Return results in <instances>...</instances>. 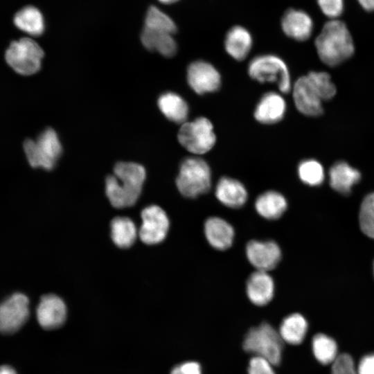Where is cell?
<instances>
[{"mask_svg": "<svg viewBox=\"0 0 374 374\" xmlns=\"http://www.w3.org/2000/svg\"><path fill=\"white\" fill-rule=\"evenodd\" d=\"M145 168L132 162H118L114 175L105 179V193L111 204L117 208L133 206L139 199L145 179Z\"/></svg>", "mask_w": 374, "mask_h": 374, "instance_id": "6da1fadb", "label": "cell"}, {"mask_svg": "<svg viewBox=\"0 0 374 374\" xmlns=\"http://www.w3.org/2000/svg\"><path fill=\"white\" fill-rule=\"evenodd\" d=\"M314 45L320 60L329 66L341 64L355 52L349 30L346 24L339 19H331L323 24Z\"/></svg>", "mask_w": 374, "mask_h": 374, "instance_id": "7a4b0ae2", "label": "cell"}, {"mask_svg": "<svg viewBox=\"0 0 374 374\" xmlns=\"http://www.w3.org/2000/svg\"><path fill=\"white\" fill-rule=\"evenodd\" d=\"M176 185L184 197L195 198L208 192L211 187V171L208 164L197 157H188L180 165Z\"/></svg>", "mask_w": 374, "mask_h": 374, "instance_id": "3957f363", "label": "cell"}, {"mask_svg": "<svg viewBox=\"0 0 374 374\" xmlns=\"http://www.w3.org/2000/svg\"><path fill=\"white\" fill-rule=\"evenodd\" d=\"M283 343L278 331L263 322L248 331L243 341V348L253 356L263 357L273 365H278L282 357Z\"/></svg>", "mask_w": 374, "mask_h": 374, "instance_id": "277c9868", "label": "cell"}, {"mask_svg": "<svg viewBox=\"0 0 374 374\" xmlns=\"http://www.w3.org/2000/svg\"><path fill=\"white\" fill-rule=\"evenodd\" d=\"M249 75L260 83H275L278 90L287 93L292 90L291 77L285 61L274 54L254 57L248 64Z\"/></svg>", "mask_w": 374, "mask_h": 374, "instance_id": "5b68a950", "label": "cell"}, {"mask_svg": "<svg viewBox=\"0 0 374 374\" xmlns=\"http://www.w3.org/2000/svg\"><path fill=\"white\" fill-rule=\"evenodd\" d=\"M24 149L32 167L47 170L54 168L62 152L57 134L51 128L43 131L36 140H26Z\"/></svg>", "mask_w": 374, "mask_h": 374, "instance_id": "8992f818", "label": "cell"}, {"mask_svg": "<svg viewBox=\"0 0 374 374\" xmlns=\"http://www.w3.org/2000/svg\"><path fill=\"white\" fill-rule=\"evenodd\" d=\"M44 55V51L35 40L23 37L10 44L5 59L15 72L30 75L40 69Z\"/></svg>", "mask_w": 374, "mask_h": 374, "instance_id": "52a82bcc", "label": "cell"}, {"mask_svg": "<svg viewBox=\"0 0 374 374\" xmlns=\"http://www.w3.org/2000/svg\"><path fill=\"white\" fill-rule=\"evenodd\" d=\"M177 138L185 149L196 155L209 152L216 143L213 124L203 116L181 124Z\"/></svg>", "mask_w": 374, "mask_h": 374, "instance_id": "ba28073f", "label": "cell"}, {"mask_svg": "<svg viewBox=\"0 0 374 374\" xmlns=\"http://www.w3.org/2000/svg\"><path fill=\"white\" fill-rule=\"evenodd\" d=\"M29 299L15 292L0 303V332L12 334L18 331L29 317Z\"/></svg>", "mask_w": 374, "mask_h": 374, "instance_id": "9c48e42d", "label": "cell"}, {"mask_svg": "<svg viewBox=\"0 0 374 374\" xmlns=\"http://www.w3.org/2000/svg\"><path fill=\"white\" fill-rule=\"evenodd\" d=\"M142 224L139 230L141 241L147 244L162 242L169 230V219L166 212L157 205L145 207L141 212Z\"/></svg>", "mask_w": 374, "mask_h": 374, "instance_id": "30bf717a", "label": "cell"}, {"mask_svg": "<svg viewBox=\"0 0 374 374\" xmlns=\"http://www.w3.org/2000/svg\"><path fill=\"white\" fill-rule=\"evenodd\" d=\"M190 87L197 94L217 91L221 86V75L211 63L199 60L191 62L186 72Z\"/></svg>", "mask_w": 374, "mask_h": 374, "instance_id": "8fae6325", "label": "cell"}, {"mask_svg": "<svg viewBox=\"0 0 374 374\" xmlns=\"http://www.w3.org/2000/svg\"><path fill=\"white\" fill-rule=\"evenodd\" d=\"M247 258L256 270L269 271L274 269L281 258V251L274 241L251 240L246 247Z\"/></svg>", "mask_w": 374, "mask_h": 374, "instance_id": "7c38bea8", "label": "cell"}, {"mask_svg": "<svg viewBox=\"0 0 374 374\" xmlns=\"http://www.w3.org/2000/svg\"><path fill=\"white\" fill-rule=\"evenodd\" d=\"M66 306L64 301L53 294L41 297L36 310L39 326L45 330H53L60 327L66 318Z\"/></svg>", "mask_w": 374, "mask_h": 374, "instance_id": "4fadbf2b", "label": "cell"}, {"mask_svg": "<svg viewBox=\"0 0 374 374\" xmlns=\"http://www.w3.org/2000/svg\"><path fill=\"white\" fill-rule=\"evenodd\" d=\"M280 26L288 37L298 42H305L312 36L314 22L307 12L290 8L281 17Z\"/></svg>", "mask_w": 374, "mask_h": 374, "instance_id": "5bb4252c", "label": "cell"}, {"mask_svg": "<svg viewBox=\"0 0 374 374\" xmlns=\"http://www.w3.org/2000/svg\"><path fill=\"white\" fill-rule=\"evenodd\" d=\"M292 90L295 107L300 113L308 116H318L322 114V100L306 75L299 78Z\"/></svg>", "mask_w": 374, "mask_h": 374, "instance_id": "9a60e30c", "label": "cell"}, {"mask_svg": "<svg viewBox=\"0 0 374 374\" xmlns=\"http://www.w3.org/2000/svg\"><path fill=\"white\" fill-rule=\"evenodd\" d=\"M287 109L284 98L275 91H268L258 102L253 112L255 119L265 125L274 124L281 121Z\"/></svg>", "mask_w": 374, "mask_h": 374, "instance_id": "2e32d148", "label": "cell"}, {"mask_svg": "<svg viewBox=\"0 0 374 374\" xmlns=\"http://www.w3.org/2000/svg\"><path fill=\"white\" fill-rule=\"evenodd\" d=\"M246 291L251 303L258 306L265 305L274 296V280L267 271L256 270L248 278Z\"/></svg>", "mask_w": 374, "mask_h": 374, "instance_id": "e0dca14e", "label": "cell"}, {"mask_svg": "<svg viewBox=\"0 0 374 374\" xmlns=\"http://www.w3.org/2000/svg\"><path fill=\"white\" fill-rule=\"evenodd\" d=\"M204 229L208 242L214 249L223 251L232 245L234 229L225 220L219 217H208Z\"/></svg>", "mask_w": 374, "mask_h": 374, "instance_id": "ac0fdd59", "label": "cell"}, {"mask_svg": "<svg viewBox=\"0 0 374 374\" xmlns=\"http://www.w3.org/2000/svg\"><path fill=\"white\" fill-rule=\"evenodd\" d=\"M224 45L226 52L234 60H244L253 46L251 33L244 26L235 25L226 33Z\"/></svg>", "mask_w": 374, "mask_h": 374, "instance_id": "d6986e66", "label": "cell"}, {"mask_svg": "<svg viewBox=\"0 0 374 374\" xmlns=\"http://www.w3.org/2000/svg\"><path fill=\"white\" fill-rule=\"evenodd\" d=\"M215 193L220 202L232 208L242 206L248 197L244 186L238 180L229 177H222L219 179Z\"/></svg>", "mask_w": 374, "mask_h": 374, "instance_id": "ffe728a7", "label": "cell"}, {"mask_svg": "<svg viewBox=\"0 0 374 374\" xmlns=\"http://www.w3.org/2000/svg\"><path fill=\"white\" fill-rule=\"evenodd\" d=\"M330 184L333 190L344 195L351 193L352 188L361 179L358 170L342 161L335 163L329 170Z\"/></svg>", "mask_w": 374, "mask_h": 374, "instance_id": "44dd1931", "label": "cell"}, {"mask_svg": "<svg viewBox=\"0 0 374 374\" xmlns=\"http://www.w3.org/2000/svg\"><path fill=\"white\" fill-rule=\"evenodd\" d=\"M143 45L150 51H157L163 56L170 57L177 51V44L173 35L153 30L143 27L141 35Z\"/></svg>", "mask_w": 374, "mask_h": 374, "instance_id": "7402d4cb", "label": "cell"}, {"mask_svg": "<svg viewBox=\"0 0 374 374\" xmlns=\"http://www.w3.org/2000/svg\"><path fill=\"white\" fill-rule=\"evenodd\" d=\"M157 104L168 120L181 124L187 121L189 107L186 101L179 94L171 91L165 92L159 96Z\"/></svg>", "mask_w": 374, "mask_h": 374, "instance_id": "603a6c76", "label": "cell"}, {"mask_svg": "<svg viewBox=\"0 0 374 374\" xmlns=\"http://www.w3.org/2000/svg\"><path fill=\"white\" fill-rule=\"evenodd\" d=\"M287 207L285 197L274 190H268L260 195L255 202L257 213L267 220H276L280 217Z\"/></svg>", "mask_w": 374, "mask_h": 374, "instance_id": "cb8c5ba5", "label": "cell"}, {"mask_svg": "<svg viewBox=\"0 0 374 374\" xmlns=\"http://www.w3.org/2000/svg\"><path fill=\"white\" fill-rule=\"evenodd\" d=\"M15 26L30 36H39L44 31V20L40 10L27 6L19 10L13 19Z\"/></svg>", "mask_w": 374, "mask_h": 374, "instance_id": "d4e9b609", "label": "cell"}, {"mask_svg": "<svg viewBox=\"0 0 374 374\" xmlns=\"http://www.w3.org/2000/svg\"><path fill=\"white\" fill-rule=\"evenodd\" d=\"M308 327V322L304 317L299 313H294L283 319L278 332L283 341L297 345L303 341Z\"/></svg>", "mask_w": 374, "mask_h": 374, "instance_id": "484cf974", "label": "cell"}, {"mask_svg": "<svg viewBox=\"0 0 374 374\" xmlns=\"http://www.w3.org/2000/svg\"><path fill=\"white\" fill-rule=\"evenodd\" d=\"M110 227L112 239L114 243L121 248L131 247L139 235L135 224L129 217H116L114 218Z\"/></svg>", "mask_w": 374, "mask_h": 374, "instance_id": "4316f807", "label": "cell"}, {"mask_svg": "<svg viewBox=\"0 0 374 374\" xmlns=\"http://www.w3.org/2000/svg\"><path fill=\"white\" fill-rule=\"evenodd\" d=\"M312 347L315 358L323 365L332 364L338 356L335 341L325 334L315 335L312 338Z\"/></svg>", "mask_w": 374, "mask_h": 374, "instance_id": "83f0119b", "label": "cell"}, {"mask_svg": "<svg viewBox=\"0 0 374 374\" xmlns=\"http://www.w3.org/2000/svg\"><path fill=\"white\" fill-rule=\"evenodd\" d=\"M144 27L157 31L174 35L177 26L172 19L156 6H151L147 11Z\"/></svg>", "mask_w": 374, "mask_h": 374, "instance_id": "f1b7e54d", "label": "cell"}, {"mask_svg": "<svg viewBox=\"0 0 374 374\" xmlns=\"http://www.w3.org/2000/svg\"><path fill=\"white\" fill-rule=\"evenodd\" d=\"M298 175L302 182L311 186L321 185L325 177L322 165L312 159L303 160L299 164Z\"/></svg>", "mask_w": 374, "mask_h": 374, "instance_id": "f546056e", "label": "cell"}, {"mask_svg": "<svg viewBox=\"0 0 374 374\" xmlns=\"http://www.w3.org/2000/svg\"><path fill=\"white\" fill-rule=\"evenodd\" d=\"M306 76L322 101L329 100L336 94V87L328 73L310 71Z\"/></svg>", "mask_w": 374, "mask_h": 374, "instance_id": "4dcf8cb0", "label": "cell"}, {"mask_svg": "<svg viewBox=\"0 0 374 374\" xmlns=\"http://www.w3.org/2000/svg\"><path fill=\"white\" fill-rule=\"evenodd\" d=\"M359 222L362 231L374 239V193L366 195L359 209Z\"/></svg>", "mask_w": 374, "mask_h": 374, "instance_id": "1f68e13d", "label": "cell"}, {"mask_svg": "<svg viewBox=\"0 0 374 374\" xmlns=\"http://www.w3.org/2000/svg\"><path fill=\"white\" fill-rule=\"evenodd\" d=\"M331 374H358L352 357L347 353L339 355L332 364Z\"/></svg>", "mask_w": 374, "mask_h": 374, "instance_id": "d6a6232c", "label": "cell"}, {"mask_svg": "<svg viewBox=\"0 0 374 374\" xmlns=\"http://www.w3.org/2000/svg\"><path fill=\"white\" fill-rule=\"evenodd\" d=\"M317 3L323 14L331 19H337L344 12V0H317Z\"/></svg>", "mask_w": 374, "mask_h": 374, "instance_id": "836d02e7", "label": "cell"}, {"mask_svg": "<svg viewBox=\"0 0 374 374\" xmlns=\"http://www.w3.org/2000/svg\"><path fill=\"white\" fill-rule=\"evenodd\" d=\"M273 364L267 359L253 356L249 362V374H275Z\"/></svg>", "mask_w": 374, "mask_h": 374, "instance_id": "e575fe53", "label": "cell"}, {"mask_svg": "<svg viewBox=\"0 0 374 374\" xmlns=\"http://www.w3.org/2000/svg\"><path fill=\"white\" fill-rule=\"evenodd\" d=\"M170 374H202V368L196 362H186L175 366Z\"/></svg>", "mask_w": 374, "mask_h": 374, "instance_id": "d590c367", "label": "cell"}, {"mask_svg": "<svg viewBox=\"0 0 374 374\" xmlns=\"http://www.w3.org/2000/svg\"><path fill=\"white\" fill-rule=\"evenodd\" d=\"M357 371L358 374H374V353L367 354L362 357Z\"/></svg>", "mask_w": 374, "mask_h": 374, "instance_id": "8d00e7d4", "label": "cell"}, {"mask_svg": "<svg viewBox=\"0 0 374 374\" xmlns=\"http://www.w3.org/2000/svg\"><path fill=\"white\" fill-rule=\"evenodd\" d=\"M362 8L367 12L374 11V0H357Z\"/></svg>", "mask_w": 374, "mask_h": 374, "instance_id": "74e56055", "label": "cell"}, {"mask_svg": "<svg viewBox=\"0 0 374 374\" xmlns=\"http://www.w3.org/2000/svg\"><path fill=\"white\" fill-rule=\"evenodd\" d=\"M0 374H17L15 370L8 365H2L0 366Z\"/></svg>", "mask_w": 374, "mask_h": 374, "instance_id": "f35d334b", "label": "cell"}, {"mask_svg": "<svg viewBox=\"0 0 374 374\" xmlns=\"http://www.w3.org/2000/svg\"><path fill=\"white\" fill-rule=\"evenodd\" d=\"M161 3L164 4H171L177 2L179 0H159Z\"/></svg>", "mask_w": 374, "mask_h": 374, "instance_id": "ab89813d", "label": "cell"}, {"mask_svg": "<svg viewBox=\"0 0 374 374\" xmlns=\"http://www.w3.org/2000/svg\"><path fill=\"white\" fill-rule=\"evenodd\" d=\"M373 271H374V264H373Z\"/></svg>", "mask_w": 374, "mask_h": 374, "instance_id": "60d3db41", "label": "cell"}]
</instances>
